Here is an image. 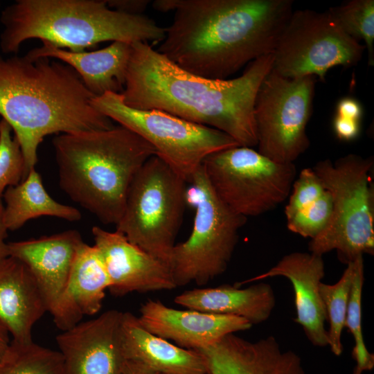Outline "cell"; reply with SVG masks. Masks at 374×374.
<instances>
[{"instance_id": "obj_1", "label": "cell", "mask_w": 374, "mask_h": 374, "mask_svg": "<svg viewBox=\"0 0 374 374\" xmlns=\"http://www.w3.org/2000/svg\"><path fill=\"white\" fill-rule=\"evenodd\" d=\"M292 0H156L174 11L158 50L183 70L226 80L245 64L273 52L293 12Z\"/></svg>"}, {"instance_id": "obj_2", "label": "cell", "mask_w": 374, "mask_h": 374, "mask_svg": "<svg viewBox=\"0 0 374 374\" xmlns=\"http://www.w3.org/2000/svg\"><path fill=\"white\" fill-rule=\"evenodd\" d=\"M273 52L251 62L230 80L187 72L148 43L131 44L125 83L121 93L134 109L161 110L218 130L240 146L257 145L254 105L258 89L272 69Z\"/></svg>"}, {"instance_id": "obj_3", "label": "cell", "mask_w": 374, "mask_h": 374, "mask_svg": "<svg viewBox=\"0 0 374 374\" xmlns=\"http://www.w3.org/2000/svg\"><path fill=\"white\" fill-rule=\"evenodd\" d=\"M94 97L78 73L63 62L0 55V115L20 145L24 179L35 168L39 145L46 136L114 126L92 106Z\"/></svg>"}, {"instance_id": "obj_4", "label": "cell", "mask_w": 374, "mask_h": 374, "mask_svg": "<svg viewBox=\"0 0 374 374\" xmlns=\"http://www.w3.org/2000/svg\"><path fill=\"white\" fill-rule=\"evenodd\" d=\"M52 142L62 190L102 223L116 225L133 179L155 149L121 125L60 134Z\"/></svg>"}, {"instance_id": "obj_5", "label": "cell", "mask_w": 374, "mask_h": 374, "mask_svg": "<svg viewBox=\"0 0 374 374\" xmlns=\"http://www.w3.org/2000/svg\"><path fill=\"white\" fill-rule=\"evenodd\" d=\"M0 21L5 54H16L33 38L81 52L107 41L161 42L166 35L152 19L115 11L105 0H17L2 10Z\"/></svg>"}, {"instance_id": "obj_6", "label": "cell", "mask_w": 374, "mask_h": 374, "mask_svg": "<svg viewBox=\"0 0 374 374\" xmlns=\"http://www.w3.org/2000/svg\"><path fill=\"white\" fill-rule=\"evenodd\" d=\"M372 157L348 154L326 159L312 169L330 192L332 214L327 228L310 240L309 251L323 256L335 250L344 264L374 253V188Z\"/></svg>"}, {"instance_id": "obj_7", "label": "cell", "mask_w": 374, "mask_h": 374, "mask_svg": "<svg viewBox=\"0 0 374 374\" xmlns=\"http://www.w3.org/2000/svg\"><path fill=\"white\" fill-rule=\"evenodd\" d=\"M188 184L186 201L195 210L193 226L185 241L175 244L169 261L177 287L204 285L223 274L247 222L217 197L202 166Z\"/></svg>"}, {"instance_id": "obj_8", "label": "cell", "mask_w": 374, "mask_h": 374, "mask_svg": "<svg viewBox=\"0 0 374 374\" xmlns=\"http://www.w3.org/2000/svg\"><path fill=\"white\" fill-rule=\"evenodd\" d=\"M186 184L160 157H151L130 185L116 230L169 266L186 206Z\"/></svg>"}, {"instance_id": "obj_9", "label": "cell", "mask_w": 374, "mask_h": 374, "mask_svg": "<svg viewBox=\"0 0 374 374\" xmlns=\"http://www.w3.org/2000/svg\"><path fill=\"white\" fill-rule=\"evenodd\" d=\"M92 106L148 141L156 155L188 184L211 154L240 145L228 134L167 112L127 106L121 93L94 97Z\"/></svg>"}, {"instance_id": "obj_10", "label": "cell", "mask_w": 374, "mask_h": 374, "mask_svg": "<svg viewBox=\"0 0 374 374\" xmlns=\"http://www.w3.org/2000/svg\"><path fill=\"white\" fill-rule=\"evenodd\" d=\"M202 166L217 197L247 218L271 211L288 199L296 176L294 163L277 162L240 145L211 154Z\"/></svg>"}, {"instance_id": "obj_11", "label": "cell", "mask_w": 374, "mask_h": 374, "mask_svg": "<svg viewBox=\"0 0 374 374\" xmlns=\"http://www.w3.org/2000/svg\"><path fill=\"white\" fill-rule=\"evenodd\" d=\"M365 50L328 10H293L273 51L272 71L285 78L312 75L324 82L330 69L355 66Z\"/></svg>"}, {"instance_id": "obj_12", "label": "cell", "mask_w": 374, "mask_h": 374, "mask_svg": "<svg viewBox=\"0 0 374 374\" xmlns=\"http://www.w3.org/2000/svg\"><path fill=\"white\" fill-rule=\"evenodd\" d=\"M316 77H283L272 69L254 105L258 152L280 163H294L310 145L306 127L312 112Z\"/></svg>"}, {"instance_id": "obj_13", "label": "cell", "mask_w": 374, "mask_h": 374, "mask_svg": "<svg viewBox=\"0 0 374 374\" xmlns=\"http://www.w3.org/2000/svg\"><path fill=\"white\" fill-rule=\"evenodd\" d=\"M83 242L76 230L8 242L9 256L24 262L33 276L47 311L62 331L80 322L68 297V283L78 249Z\"/></svg>"}, {"instance_id": "obj_14", "label": "cell", "mask_w": 374, "mask_h": 374, "mask_svg": "<svg viewBox=\"0 0 374 374\" xmlns=\"http://www.w3.org/2000/svg\"><path fill=\"white\" fill-rule=\"evenodd\" d=\"M122 312L109 310L56 337L64 374H123Z\"/></svg>"}, {"instance_id": "obj_15", "label": "cell", "mask_w": 374, "mask_h": 374, "mask_svg": "<svg viewBox=\"0 0 374 374\" xmlns=\"http://www.w3.org/2000/svg\"><path fill=\"white\" fill-rule=\"evenodd\" d=\"M91 233L109 278L108 290L113 295L177 287L166 263L129 241L120 231L95 226Z\"/></svg>"}, {"instance_id": "obj_16", "label": "cell", "mask_w": 374, "mask_h": 374, "mask_svg": "<svg viewBox=\"0 0 374 374\" xmlns=\"http://www.w3.org/2000/svg\"><path fill=\"white\" fill-rule=\"evenodd\" d=\"M139 312V321L148 331L171 340L178 346L195 350L253 326L242 317L188 308L177 310L159 300H148L141 305Z\"/></svg>"}, {"instance_id": "obj_17", "label": "cell", "mask_w": 374, "mask_h": 374, "mask_svg": "<svg viewBox=\"0 0 374 374\" xmlns=\"http://www.w3.org/2000/svg\"><path fill=\"white\" fill-rule=\"evenodd\" d=\"M325 276L322 256L312 252H293L284 256L265 272L234 285L257 282L268 278L283 276L287 278L294 291L296 317L294 321L303 329L308 340L315 346L328 345L327 320L319 286Z\"/></svg>"}, {"instance_id": "obj_18", "label": "cell", "mask_w": 374, "mask_h": 374, "mask_svg": "<svg viewBox=\"0 0 374 374\" xmlns=\"http://www.w3.org/2000/svg\"><path fill=\"white\" fill-rule=\"evenodd\" d=\"M197 351L208 374H307L299 355L283 350L273 336L251 341L229 334Z\"/></svg>"}, {"instance_id": "obj_19", "label": "cell", "mask_w": 374, "mask_h": 374, "mask_svg": "<svg viewBox=\"0 0 374 374\" xmlns=\"http://www.w3.org/2000/svg\"><path fill=\"white\" fill-rule=\"evenodd\" d=\"M46 312L44 297L27 266L12 256L1 262L0 321L10 332L12 342L33 341V326Z\"/></svg>"}, {"instance_id": "obj_20", "label": "cell", "mask_w": 374, "mask_h": 374, "mask_svg": "<svg viewBox=\"0 0 374 374\" xmlns=\"http://www.w3.org/2000/svg\"><path fill=\"white\" fill-rule=\"evenodd\" d=\"M121 338L124 357L155 373L208 374L203 356L197 350L181 348L143 327L130 312H123Z\"/></svg>"}, {"instance_id": "obj_21", "label": "cell", "mask_w": 374, "mask_h": 374, "mask_svg": "<svg viewBox=\"0 0 374 374\" xmlns=\"http://www.w3.org/2000/svg\"><path fill=\"white\" fill-rule=\"evenodd\" d=\"M26 55L32 58H56L69 65L78 73L87 89L97 97L108 92H123L131 44L116 41L100 50L73 52L42 41L41 46L33 48Z\"/></svg>"}, {"instance_id": "obj_22", "label": "cell", "mask_w": 374, "mask_h": 374, "mask_svg": "<svg viewBox=\"0 0 374 374\" xmlns=\"http://www.w3.org/2000/svg\"><path fill=\"white\" fill-rule=\"evenodd\" d=\"M174 301L188 309L242 317L252 325L267 320L276 304L273 288L265 283L244 288L229 285L196 288L183 292Z\"/></svg>"}, {"instance_id": "obj_23", "label": "cell", "mask_w": 374, "mask_h": 374, "mask_svg": "<svg viewBox=\"0 0 374 374\" xmlns=\"http://www.w3.org/2000/svg\"><path fill=\"white\" fill-rule=\"evenodd\" d=\"M2 197L4 223L8 231H15L28 220L43 215L71 222L82 217L77 208L60 204L48 195L35 168L19 184L7 188Z\"/></svg>"}, {"instance_id": "obj_24", "label": "cell", "mask_w": 374, "mask_h": 374, "mask_svg": "<svg viewBox=\"0 0 374 374\" xmlns=\"http://www.w3.org/2000/svg\"><path fill=\"white\" fill-rule=\"evenodd\" d=\"M110 286L105 264L98 249L84 241L74 258L68 283V297L80 317L98 313Z\"/></svg>"}, {"instance_id": "obj_25", "label": "cell", "mask_w": 374, "mask_h": 374, "mask_svg": "<svg viewBox=\"0 0 374 374\" xmlns=\"http://www.w3.org/2000/svg\"><path fill=\"white\" fill-rule=\"evenodd\" d=\"M0 374H64L61 353L33 341L12 342L5 359L0 364Z\"/></svg>"}, {"instance_id": "obj_26", "label": "cell", "mask_w": 374, "mask_h": 374, "mask_svg": "<svg viewBox=\"0 0 374 374\" xmlns=\"http://www.w3.org/2000/svg\"><path fill=\"white\" fill-rule=\"evenodd\" d=\"M354 274L353 261L347 264L339 280L333 285L321 283L320 295L329 322L328 345L332 353L339 356L343 351L341 341Z\"/></svg>"}, {"instance_id": "obj_27", "label": "cell", "mask_w": 374, "mask_h": 374, "mask_svg": "<svg viewBox=\"0 0 374 374\" xmlns=\"http://www.w3.org/2000/svg\"><path fill=\"white\" fill-rule=\"evenodd\" d=\"M328 12L350 37L363 40L368 52L369 66L374 64V1L350 0Z\"/></svg>"}, {"instance_id": "obj_28", "label": "cell", "mask_w": 374, "mask_h": 374, "mask_svg": "<svg viewBox=\"0 0 374 374\" xmlns=\"http://www.w3.org/2000/svg\"><path fill=\"white\" fill-rule=\"evenodd\" d=\"M354 262V274L350 292L345 327L352 334L354 347L352 356L356 366L362 371H371L374 367V355L371 353L364 343L362 328V296L364 280L363 256H358Z\"/></svg>"}, {"instance_id": "obj_29", "label": "cell", "mask_w": 374, "mask_h": 374, "mask_svg": "<svg viewBox=\"0 0 374 374\" xmlns=\"http://www.w3.org/2000/svg\"><path fill=\"white\" fill-rule=\"evenodd\" d=\"M8 123L0 121V200L6 189L24 178L25 163L20 145Z\"/></svg>"}, {"instance_id": "obj_30", "label": "cell", "mask_w": 374, "mask_h": 374, "mask_svg": "<svg viewBox=\"0 0 374 374\" xmlns=\"http://www.w3.org/2000/svg\"><path fill=\"white\" fill-rule=\"evenodd\" d=\"M332 214L330 192L311 206L286 218L287 229L303 238L314 239L328 226Z\"/></svg>"}, {"instance_id": "obj_31", "label": "cell", "mask_w": 374, "mask_h": 374, "mask_svg": "<svg viewBox=\"0 0 374 374\" xmlns=\"http://www.w3.org/2000/svg\"><path fill=\"white\" fill-rule=\"evenodd\" d=\"M326 192L327 189L312 168H303L295 179L288 196L285 208L286 218L308 208Z\"/></svg>"}, {"instance_id": "obj_32", "label": "cell", "mask_w": 374, "mask_h": 374, "mask_svg": "<svg viewBox=\"0 0 374 374\" xmlns=\"http://www.w3.org/2000/svg\"><path fill=\"white\" fill-rule=\"evenodd\" d=\"M360 122L335 115L332 127L336 136L342 141L355 140L360 132Z\"/></svg>"}, {"instance_id": "obj_33", "label": "cell", "mask_w": 374, "mask_h": 374, "mask_svg": "<svg viewBox=\"0 0 374 374\" xmlns=\"http://www.w3.org/2000/svg\"><path fill=\"white\" fill-rule=\"evenodd\" d=\"M107 6L117 12L128 15H143L148 5L149 0H105Z\"/></svg>"}, {"instance_id": "obj_34", "label": "cell", "mask_w": 374, "mask_h": 374, "mask_svg": "<svg viewBox=\"0 0 374 374\" xmlns=\"http://www.w3.org/2000/svg\"><path fill=\"white\" fill-rule=\"evenodd\" d=\"M362 114L361 103L353 97L342 98L337 105L335 115L360 122Z\"/></svg>"}, {"instance_id": "obj_35", "label": "cell", "mask_w": 374, "mask_h": 374, "mask_svg": "<svg viewBox=\"0 0 374 374\" xmlns=\"http://www.w3.org/2000/svg\"><path fill=\"white\" fill-rule=\"evenodd\" d=\"M8 229L4 223L3 205L0 200V262L9 256L8 242L6 239L8 235Z\"/></svg>"}, {"instance_id": "obj_36", "label": "cell", "mask_w": 374, "mask_h": 374, "mask_svg": "<svg viewBox=\"0 0 374 374\" xmlns=\"http://www.w3.org/2000/svg\"><path fill=\"white\" fill-rule=\"evenodd\" d=\"M6 326L0 321V364L5 359L11 345L12 339Z\"/></svg>"}, {"instance_id": "obj_37", "label": "cell", "mask_w": 374, "mask_h": 374, "mask_svg": "<svg viewBox=\"0 0 374 374\" xmlns=\"http://www.w3.org/2000/svg\"><path fill=\"white\" fill-rule=\"evenodd\" d=\"M123 374H156L148 368L132 361L126 360Z\"/></svg>"}, {"instance_id": "obj_38", "label": "cell", "mask_w": 374, "mask_h": 374, "mask_svg": "<svg viewBox=\"0 0 374 374\" xmlns=\"http://www.w3.org/2000/svg\"><path fill=\"white\" fill-rule=\"evenodd\" d=\"M362 373L363 371H362L359 368L355 366L352 374H362Z\"/></svg>"}, {"instance_id": "obj_39", "label": "cell", "mask_w": 374, "mask_h": 374, "mask_svg": "<svg viewBox=\"0 0 374 374\" xmlns=\"http://www.w3.org/2000/svg\"><path fill=\"white\" fill-rule=\"evenodd\" d=\"M156 374H161V373H156Z\"/></svg>"}, {"instance_id": "obj_40", "label": "cell", "mask_w": 374, "mask_h": 374, "mask_svg": "<svg viewBox=\"0 0 374 374\" xmlns=\"http://www.w3.org/2000/svg\"><path fill=\"white\" fill-rule=\"evenodd\" d=\"M0 4H1V3H0Z\"/></svg>"}]
</instances>
